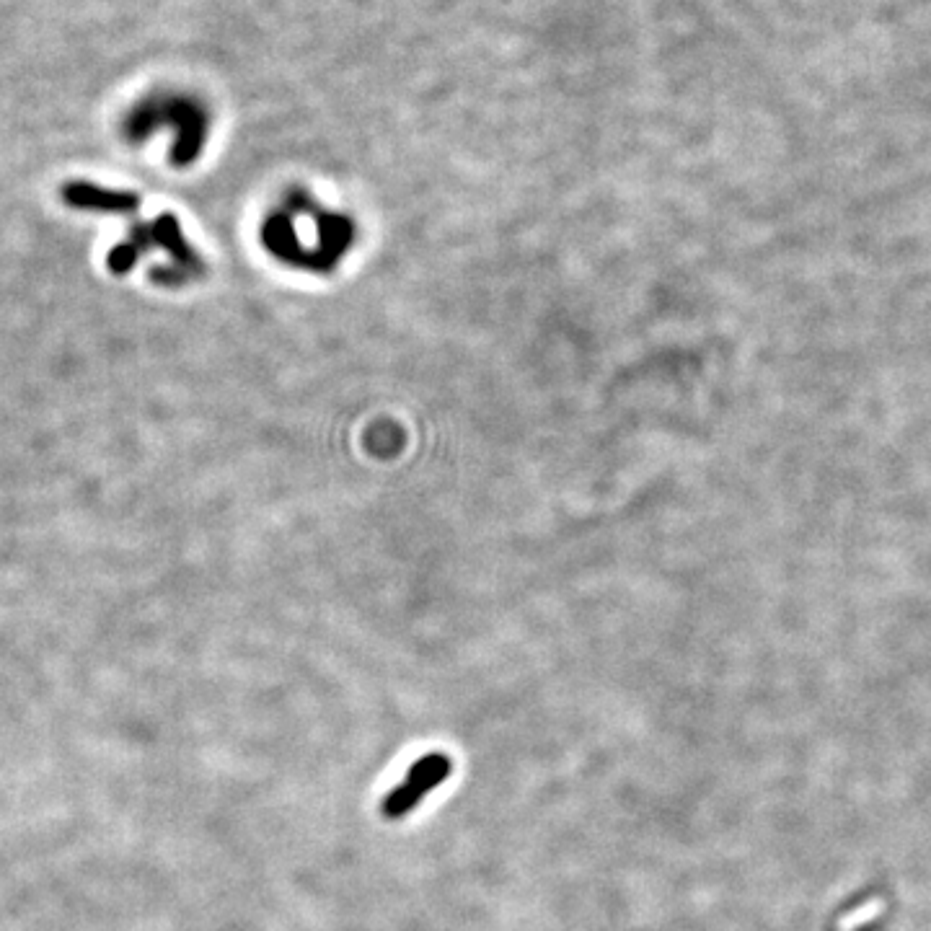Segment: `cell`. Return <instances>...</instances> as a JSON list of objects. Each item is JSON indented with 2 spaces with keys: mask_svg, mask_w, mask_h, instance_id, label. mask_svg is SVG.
<instances>
[{
  "mask_svg": "<svg viewBox=\"0 0 931 931\" xmlns=\"http://www.w3.org/2000/svg\"><path fill=\"white\" fill-rule=\"evenodd\" d=\"M166 125L174 127L176 132L174 161L182 163V166L192 163L200 156L205 138L210 135V117H207L205 107L192 96H158V99L143 101L132 112L127 130H130L132 138H148L150 132Z\"/></svg>",
  "mask_w": 931,
  "mask_h": 931,
  "instance_id": "6da1fadb",
  "label": "cell"
},
{
  "mask_svg": "<svg viewBox=\"0 0 931 931\" xmlns=\"http://www.w3.org/2000/svg\"><path fill=\"white\" fill-rule=\"evenodd\" d=\"M63 200L78 210H94V213L125 215L135 213L140 207L138 194L125 189H104L91 182H70L63 187Z\"/></svg>",
  "mask_w": 931,
  "mask_h": 931,
  "instance_id": "7a4b0ae2",
  "label": "cell"
},
{
  "mask_svg": "<svg viewBox=\"0 0 931 931\" xmlns=\"http://www.w3.org/2000/svg\"><path fill=\"white\" fill-rule=\"evenodd\" d=\"M150 225H153V241H156V246H161L163 251H169L171 257H174V262H179V267H182L187 275L202 272L200 257H197L192 251V246L184 241L179 220H176L174 215H161V218H156Z\"/></svg>",
  "mask_w": 931,
  "mask_h": 931,
  "instance_id": "3957f363",
  "label": "cell"
},
{
  "mask_svg": "<svg viewBox=\"0 0 931 931\" xmlns=\"http://www.w3.org/2000/svg\"><path fill=\"white\" fill-rule=\"evenodd\" d=\"M138 257H140V251L135 249V246L130 244V241H127V244H117L112 249V254H109V269H112L114 275H127V272H130L132 267H135V262H138Z\"/></svg>",
  "mask_w": 931,
  "mask_h": 931,
  "instance_id": "277c9868",
  "label": "cell"
}]
</instances>
